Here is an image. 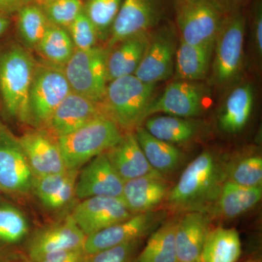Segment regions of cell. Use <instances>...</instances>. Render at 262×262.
Returning a JSON list of instances; mask_svg holds the SVG:
<instances>
[{
    "instance_id": "obj_1",
    "label": "cell",
    "mask_w": 262,
    "mask_h": 262,
    "mask_svg": "<svg viewBox=\"0 0 262 262\" xmlns=\"http://www.w3.org/2000/svg\"><path fill=\"white\" fill-rule=\"evenodd\" d=\"M226 182L225 161L211 151H203L186 167L171 187L165 206L178 214H209Z\"/></svg>"
},
{
    "instance_id": "obj_2",
    "label": "cell",
    "mask_w": 262,
    "mask_h": 262,
    "mask_svg": "<svg viewBox=\"0 0 262 262\" xmlns=\"http://www.w3.org/2000/svg\"><path fill=\"white\" fill-rule=\"evenodd\" d=\"M37 61L27 48L13 45L0 53V96L5 113L28 123V98Z\"/></svg>"
},
{
    "instance_id": "obj_3",
    "label": "cell",
    "mask_w": 262,
    "mask_h": 262,
    "mask_svg": "<svg viewBox=\"0 0 262 262\" xmlns=\"http://www.w3.org/2000/svg\"><path fill=\"white\" fill-rule=\"evenodd\" d=\"M155 84L135 75L119 77L108 82L102 102L103 111L125 132H134L146 119V112L154 100Z\"/></svg>"
},
{
    "instance_id": "obj_4",
    "label": "cell",
    "mask_w": 262,
    "mask_h": 262,
    "mask_svg": "<svg viewBox=\"0 0 262 262\" xmlns=\"http://www.w3.org/2000/svg\"><path fill=\"white\" fill-rule=\"evenodd\" d=\"M122 130L106 115H100L67 135L56 138L67 169H78L120 141Z\"/></svg>"
},
{
    "instance_id": "obj_5",
    "label": "cell",
    "mask_w": 262,
    "mask_h": 262,
    "mask_svg": "<svg viewBox=\"0 0 262 262\" xmlns=\"http://www.w3.org/2000/svg\"><path fill=\"white\" fill-rule=\"evenodd\" d=\"M246 20L241 10H232L224 20L213 46L212 83L226 88L238 78L244 58Z\"/></svg>"
},
{
    "instance_id": "obj_6",
    "label": "cell",
    "mask_w": 262,
    "mask_h": 262,
    "mask_svg": "<svg viewBox=\"0 0 262 262\" xmlns=\"http://www.w3.org/2000/svg\"><path fill=\"white\" fill-rule=\"evenodd\" d=\"M229 12L220 0H177L176 22L179 39L192 46L214 44Z\"/></svg>"
},
{
    "instance_id": "obj_7",
    "label": "cell",
    "mask_w": 262,
    "mask_h": 262,
    "mask_svg": "<svg viewBox=\"0 0 262 262\" xmlns=\"http://www.w3.org/2000/svg\"><path fill=\"white\" fill-rule=\"evenodd\" d=\"M71 91L63 67L37 61L29 93L28 123L42 128Z\"/></svg>"
},
{
    "instance_id": "obj_8",
    "label": "cell",
    "mask_w": 262,
    "mask_h": 262,
    "mask_svg": "<svg viewBox=\"0 0 262 262\" xmlns=\"http://www.w3.org/2000/svg\"><path fill=\"white\" fill-rule=\"evenodd\" d=\"M108 49L96 47L86 51L75 50L63 67L72 90L94 102L102 103L106 87V62Z\"/></svg>"
},
{
    "instance_id": "obj_9",
    "label": "cell",
    "mask_w": 262,
    "mask_h": 262,
    "mask_svg": "<svg viewBox=\"0 0 262 262\" xmlns=\"http://www.w3.org/2000/svg\"><path fill=\"white\" fill-rule=\"evenodd\" d=\"M178 35L173 24L149 32V42L134 75L147 83L168 80L173 75Z\"/></svg>"
},
{
    "instance_id": "obj_10",
    "label": "cell",
    "mask_w": 262,
    "mask_h": 262,
    "mask_svg": "<svg viewBox=\"0 0 262 262\" xmlns=\"http://www.w3.org/2000/svg\"><path fill=\"white\" fill-rule=\"evenodd\" d=\"M166 210H155L133 215L99 232L87 236L84 250L88 255L136 239H144L166 220Z\"/></svg>"
},
{
    "instance_id": "obj_11",
    "label": "cell",
    "mask_w": 262,
    "mask_h": 262,
    "mask_svg": "<svg viewBox=\"0 0 262 262\" xmlns=\"http://www.w3.org/2000/svg\"><path fill=\"white\" fill-rule=\"evenodd\" d=\"M207 90L203 84L192 81L176 80L154 98L146 112V118L156 113L191 118L203 113Z\"/></svg>"
},
{
    "instance_id": "obj_12",
    "label": "cell",
    "mask_w": 262,
    "mask_h": 262,
    "mask_svg": "<svg viewBox=\"0 0 262 262\" xmlns=\"http://www.w3.org/2000/svg\"><path fill=\"white\" fill-rule=\"evenodd\" d=\"M34 177L18 138L0 125V189L27 194L32 191Z\"/></svg>"
},
{
    "instance_id": "obj_13",
    "label": "cell",
    "mask_w": 262,
    "mask_h": 262,
    "mask_svg": "<svg viewBox=\"0 0 262 262\" xmlns=\"http://www.w3.org/2000/svg\"><path fill=\"white\" fill-rule=\"evenodd\" d=\"M161 15L160 0H123L106 48L110 49L130 36L151 32L159 23Z\"/></svg>"
},
{
    "instance_id": "obj_14",
    "label": "cell",
    "mask_w": 262,
    "mask_h": 262,
    "mask_svg": "<svg viewBox=\"0 0 262 262\" xmlns=\"http://www.w3.org/2000/svg\"><path fill=\"white\" fill-rule=\"evenodd\" d=\"M133 215L121 198L92 196L82 200L70 216L87 237L126 220Z\"/></svg>"
},
{
    "instance_id": "obj_15",
    "label": "cell",
    "mask_w": 262,
    "mask_h": 262,
    "mask_svg": "<svg viewBox=\"0 0 262 262\" xmlns=\"http://www.w3.org/2000/svg\"><path fill=\"white\" fill-rule=\"evenodd\" d=\"M85 239V234L68 215L34 233L27 251L30 261L35 262L53 253L83 248Z\"/></svg>"
},
{
    "instance_id": "obj_16",
    "label": "cell",
    "mask_w": 262,
    "mask_h": 262,
    "mask_svg": "<svg viewBox=\"0 0 262 262\" xmlns=\"http://www.w3.org/2000/svg\"><path fill=\"white\" fill-rule=\"evenodd\" d=\"M123 186L124 181L104 152L96 156L79 170L75 194L80 200L92 196L121 198Z\"/></svg>"
},
{
    "instance_id": "obj_17",
    "label": "cell",
    "mask_w": 262,
    "mask_h": 262,
    "mask_svg": "<svg viewBox=\"0 0 262 262\" xmlns=\"http://www.w3.org/2000/svg\"><path fill=\"white\" fill-rule=\"evenodd\" d=\"M100 115H106L102 103L71 91L41 129L58 138L77 130Z\"/></svg>"
},
{
    "instance_id": "obj_18",
    "label": "cell",
    "mask_w": 262,
    "mask_h": 262,
    "mask_svg": "<svg viewBox=\"0 0 262 262\" xmlns=\"http://www.w3.org/2000/svg\"><path fill=\"white\" fill-rule=\"evenodd\" d=\"M34 177H44L67 170L56 138L41 128L18 138Z\"/></svg>"
},
{
    "instance_id": "obj_19",
    "label": "cell",
    "mask_w": 262,
    "mask_h": 262,
    "mask_svg": "<svg viewBox=\"0 0 262 262\" xmlns=\"http://www.w3.org/2000/svg\"><path fill=\"white\" fill-rule=\"evenodd\" d=\"M172 186L158 172L124 182L121 199L132 214L158 210L165 203Z\"/></svg>"
},
{
    "instance_id": "obj_20",
    "label": "cell",
    "mask_w": 262,
    "mask_h": 262,
    "mask_svg": "<svg viewBox=\"0 0 262 262\" xmlns=\"http://www.w3.org/2000/svg\"><path fill=\"white\" fill-rule=\"evenodd\" d=\"M177 219L175 241L179 262H201L209 234L211 217L203 212H188Z\"/></svg>"
},
{
    "instance_id": "obj_21",
    "label": "cell",
    "mask_w": 262,
    "mask_h": 262,
    "mask_svg": "<svg viewBox=\"0 0 262 262\" xmlns=\"http://www.w3.org/2000/svg\"><path fill=\"white\" fill-rule=\"evenodd\" d=\"M106 153L124 182L156 172L146 160L133 131L122 134L120 141Z\"/></svg>"
},
{
    "instance_id": "obj_22",
    "label": "cell",
    "mask_w": 262,
    "mask_h": 262,
    "mask_svg": "<svg viewBox=\"0 0 262 262\" xmlns=\"http://www.w3.org/2000/svg\"><path fill=\"white\" fill-rule=\"evenodd\" d=\"M149 32L125 38L108 49L106 62L108 82L124 76L134 75L149 42Z\"/></svg>"
},
{
    "instance_id": "obj_23",
    "label": "cell",
    "mask_w": 262,
    "mask_h": 262,
    "mask_svg": "<svg viewBox=\"0 0 262 262\" xmlns=\"http://www.w3.org/2000/svg\"><path fill=\"white\" fill-rule=\"evenodd\" d=\"M78 169H67L61 173L34 177L32 191L48 208L61 209L75 198Z\"/></svg>"
},
{
    "instance_id": "obj_24",
    "label": "cell",
    "mask_w": 262,
    "mask_h": 262,
    "mask_svg": "<svg viewBox=\"0 0 262 262\" xmlns=\"http://www.w3.org/2000/svg\"><path fill=\"white\" fill-rule=\"evenodd\" d=\"M262 198V187H246L226 181L210 216L233 220L257 206Z\"/></svg>"
},
{
    "instance_id": "obj_25",
    "label": "cell",
    "mask_w": 262,
    "mask_h": 262,
    "mask_svg": "<svg viewBox=\"0 0 262 262\" xmlns=\"http://www.w3.org/2000/svg\"><path fill=\"white\" fill-rule=\"evenodd\" d=\"M134 133L146 160L155 171L166 177L182 166L184 155L177 146L151 136L142 125Z\"/></svg>"
},
{
    "instance_id": "obj_26",
    "label": "cell",
    "mask_w": 262,
    "mask_h": 262,
    "mask_svg": "<svg viewBox=\"0 0 262 262\" xmlns=\"http://www.w3.org/2000/svg\"><path fill=\"white\" fill-rule=\"evenodd\" d=\"M213 46H192L179 39L174 66L176 80H205L211 71Z\"/></svg>"
},
{
    "instance_id": "obj_27",
    "label": "cell",
    "mask_w": 262,
    "mask_h": 262,
    "mask_svg": "<svg viewBox=\"0 0 262 262\" xmlns=\"http://www.w3.org/2000/svg\"><path fill=\"white\" fill-rule=\"evenodd\" d=\"M254 92L249 83L234 88L226 98L219 117V125L228 134H236L247 125L252 113Z\"/></svg>"
},
{
    "instance_id": "obj_28",
    "label": "cell",
    "mask_w": 262,
    "mask_h": 262,
    "mask_svg": "<svg viewBox=\"0 0 262 262\" xmlns=\"http://www.w3.org/2000/svg\"><path fill=\"white\" fill-rule=\"evenodd\" d=\"M144 122V128L151 136L173 145L192 140L200 130L195 121L171 115L149 117Z\"/></svg>"
},
{
    "instance_id": "obj_29",
    "label": "cell",
    "mask_w": 262,
    "mask_h": 262,
    "mask_svg": "<svg viewBox=\"0 0 262 262\" xmlns=\"http://www.w3.org/2000/svg\"><path fill=\"white\" fill-rule=\"evenodd\" d=\"M242 244L235 229L219 227L210 231L202 251L201 262H237Z\"/></svg>"
},
{
    "instance_id": "obj_30",
    "label": "cell",
    "mask_w": 262,
    "mask_h": 262,
    "mask_svg": "<svg viewBox=\"0 0 262 262\" xmlns=\"http://www.w3.org/2000/svg\"><path fill=\"white\" fill-rule=\"evenodd\" d=\"M177 219L165 220L149 235L137 262H179L176 248Z\"/></svg>"
},
{
    "instance_id": "obj_31",
    "label": "cell",
    "mask_w": 262,
    "mask_h": 262,
    "mask_svg": "<svg viewBox=\"0 0 262 262\" xmlns=\"http://www.w3.org/2000/svg\"><path fill=\"white\" fill-rule=\"evenodd\" d=\"M75 50L68 31L50 24L47 32L35 51L48 63L63 67Z\"/></svg>"
},
{
    "instance_id": "obj_32",
    "label": "cell",
    "mask_w": 262,
    "mask_h": 262,
    "mask_svg": "<svg viewBox=\"0 0 262 262\" xmlns=\"http://www.w3.org/2000/svg\"><path fill=\"white\" fill-rule=\"evenodd\" d=\"M16 15L17 31L24 47L35 51L47 32L49 21L35 2L24 7Z\"/></svg>"
},
{
    "instance_id": "obj_33",
    "label": "cell",
    "mask_w": 262,
    "mask_h": 262,
    "mask_svg": "<svg viewBox=\"0 0 262 262\" xmlns=\"http://www.w3.org/2000/svg\"><path fill=\"white\" fill-rule=\"evenodd\" d=\"M226 181L246 187L262 186V158L250 155L225 161Z\"/></svg>"
},
{
    "instance_id": "obj_34",
    "label": "cell",
    "mask_w": 262,
    "mask_h": 262,
    "mask_svg": "<svg viewBox=\"0 0 262 262\" xmlns=\"http://www.w3.org/2000/svg\"><path fill=\"white\" fill-rule=\"evenodd\" d=\"M123 0H86L83 12L96 29L99 40H106Z\"/></svg>"
},
{
    "instance_id": "obj_35",
    "label": "cell",
    "mask_w": 262,
    "mask_h": 262,
    "mask_svg": "<svg viewBox=\"0 0 262 262\" xmlns=\"http://www.w3.org/2000/svg\"><path fill=\"white\" fill-rule=\"evenodd\" d=\"M29 232V223L20 210L0 204V241L8 244L20 242Z\"/></svg>"
},
{
    "instance_id": "obj_36",
    "label": "cell",
    "mask_w": 262,
    "mask_h": 262,
    "mask_svg": "<svg viewBox=\"0 0 262 262\" xmlns=\"http://www.w3.org/2000/svg\"><path fill=\"white\" fill-rule=\"evenodd\" d=\"M82 0H52L38 4L48 21L53 25L67 29L83 11Z\"/></svg>"
},
{
    "instance_id": "obj_37",
    "label": "cell",
    "mask_w": 262,
    "mask_h": 262,
    "mask_svg": "<svg viewBox=\"0 0 262 262\" xmlns=\"http://www.w3.org/2000/svg\"><path fill=\"white\" fill-rule=\"evenodd\" d=\"M143 241L136 239L89 255L87 262H137Z\"/></svg>"
},
{
    "instance_id": "obj_38",
    "label": "cell",
    "mask_w": 262,
    "mask_h": 262,
    "mask_svg": "<svg viewBox=\"0 0 262 262\" xmlns=\"http://www.w3.org/2000/svg\"><path fill=\"white\" fill-rule=\"evenodd\" d=\"M68 32L77 50L86 51L97 46L99 40L97 32L83 11L72 24Z\"/></svg>"
},
{
    "instance_id": "obj_39",
    "label": "cell",
    "mask_w": 262,
    "mask_h": 262,
    "mask_svg": "<svg viewBox=\"0 0 262 262\" xmlns=\"http://www.w3.org/2000/svg\"><path fill=\"white\" fill-rule=\"evenodd\" d=\"M251 29L253 48L258 58L262 54V5L261 0H256L251 10Z\"/></svg>"
},
{
    "instance_id": "obj_40",
    "label": "cell",
    "mask_w": 262,
    "mask_h": 262,
    "mask_svg": "<svg viewBox=\"0 0 262 262\" xmlns=\"http://www.w3.org/2000/svg\"><path fill=\"white\" fill-rule=\"evenodd\" d=\"M88 258L89 255L84 248H79L53 253L35 262H87Z\"/></svg>"
},
{
    "instance_id": "obj_41",
    "label": "cell",
    "mask_w": 262,
    "mask_h": 262,
    "mask_svg": "<svg viewBox=\"0 0 262 262\" xmlns=\"http://www.w3.org/2000/svg\"><path fill=\"white\" fill-rule=\"evenodd\" d=\"M34 3V0H0V13L7 15L17 14L22 8Z\"/></svg>"
},
{
    "instance_id": "obj_42",
    "label": "cell",
    "mask_w": 262,
    "mask_h": 262,
    "mask_svg": "<svg viewBox=\"0 0 262 262\" xmlns=\"http://www.w3.org/2000/svg\"><path fill=\"white\" fill-rule=\"evenodd\" d=\"M222 4L229 11L241 10V7L247 4L250 0H220Z\"/></svg>"
},
{
    "instance_id": "obj_43",
    "label": "cell",
    "mask_w": 262,
    "mask_h": 262,
    "mask_svg": "<svg viewBox=\"0 0 262 262\" xmlns=\"http://www.w3.org/2000/svg\"><path fill=\"white\" fill-rule=\"evenodd\" d=\"M10 24H11V20L9 15L0 13V37H3L5 32L8 30Z\"/></svg>"
},
{
    "instance_id": "obj_44",
    "label": "cell",
    "mask_w": 262,
    "mask_h": 262,
    "mask_svg": "<svg viewBox=\"0 0 262 262\" xmlns=\"http://www.w3.org/2000/svg\"><path fill=\"white\" fill-rule=\"evenodd\" d=\"M52 1V0H34L37 4H42V3H47V2Z\"/></svg>"
},
{
    "instance_id": "obj_45",
    "label": "cell",
    "mask_w": 262,
    "mask_h": 262,
    "mask_svg": "<svg viewBox=\"0 0 262 262\" xmlns=\"http://www.w3.org/2000/svg\"><path fill=\"white\" fill-rule=\"evenodd\" d=\"M246 262H261V261H259L258 259H250Z\"/></svg>"
},
{
    "instance_id": "obj_46",
    "label": "cell",
    "mask_w": 262,
    "mask_h": 262,
    "mask_svg": "<svg viewBox=\"0 0 262 262\" xmlns=\"http://www.w3.org/2000/svg\"><path fill=\"white\" fill-rule=\"evenodd\" d=\"M13 262H32V261H13Z\"/></svg>"
},
{
    "instance_id": "obj_47",
    "label": "cell",
    "mask_w": 262,
    "mask_h": 262,
    "mask_svg": "<svg viewBox=\"0 0 262 262\" xmlns=\"http://www.w3.org/2000/svg\"><path fill=\"white\" fill-rule=\"evenodd\" d=\"M0 190H1V189H0Z\"/></svg>"
}]
</instances>
